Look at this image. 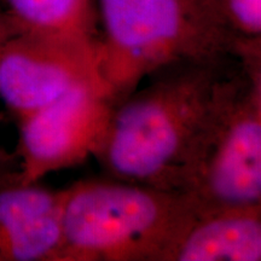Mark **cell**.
<instances>
[{
    "instance_id": "cell-6",
    "label": "cell",
    "mask_w": 261,
    "mask_h": 261,
    "mask_svg": "<svg viewBox=\"0 0 261 261\" xmlns=\"http://www.w3.org/2000/svg\"><path fill=\"white\" fill-rule=\"evenodd\" d=\"M89 83L103 84L100 42L16 32L0 54V99L16 121Z\"/></svg>"
},
{
    "instance_id": "cell-4",
    "label": "cell",
    "mask_w": 261,
    "mask_h": 261,
    "mask_svg": "<svg viewBox=\"0 0 261 261\" xmlns=\"http://www.w3.org/2000/svg\"><path fill=\"white\" fill-rule=\"evenodd\" d=\"M241 63L189 190L201 205L261 203V57Z\"/></svg>"
},
{
    "instance_id": "cell-12",
    "label": "cell",
    "mask_w": 261,
    "mask_h": 261,
    "mask_svg": "<svg viewBox=\"0 0 261 261\" xmlns=\"http://www.w3.org/2000/svg\"><path fill=\"white\" fill-rule=\"evenodd\" d=\"M16 33L15 28L10 23L8 16L5 15L4 10H3L2 5H0V54H2L3 47L6 44V41L12 37Z\"/></svg>"
},
{
    "instance_id": "cell-2",
    "label": "cell",
    "mask_w": 261,
    "mask_h": 261,
    "mask_svg": "<svg viewBox=\"0 0 261 261\" xmlns=\"http://www.w3.org/2000/svg\"><path fill=\"white\" fill-rule=\"evenodd\" d=\"M197 208L189 192L79 180L67 188L60 261H169Z\"/></svg>"
},
{
    "instance_id": "cell-10",
    "label": "cell",
    "mask_w": 261,
    "mask_h": 261,
    "mask_svg": "<svg viewBox=\"0 0 261 261\" xmlns=\"http://www.w3.org/2000/svg\"><path fill=\"white\" fill-rule=\"evenodd\" d=\"M214 3L237 47L241 44L261 42V0H214Z\"/></svg>"
},
{
    "instance_id": "cell-8",
    "label": "cell",
    "mask_w": 261,
    "mask_h": 261,
    "mask_svg": "<svg viewBox=\"0 0 261 261\" xmlns=\"http://www.w3.org/2000/svg\"><path fill=\"white\" fill-rule=\"evenodd\" d=\"M260 260L261 203H198L169 261Z\"/></svg>"
},
{
    "instance_id": "cell-1",
    "label": "cell",
    "mask_w": 261,
    "mask_h": 261,
    "mask_svg": "<svg viewBox=\"0 0 261 261\" xmlns=\"http://www.w3.org/2000/svg\"><path fill=\"white\" fill-rule=\"evenodd\" d=\"M242 70L233 56L160 68L115 104L93 158L108 178L189 192L221 107Z\"/></svg>"
},
{
    "instance_id": "cell-7",
    "label": "cell",
    "mask_w": 261,
    "mask_h": 261,
    "mask_svg": "<svg viewBox=\"0 0 261 261\" xmlns=\"http://www.w3.org/2000/svg\"><path fill=\"white\" fill-rule=\"evenodd\" d=\"M0 177V261H60L67 188Z\"/></svg>"
},
{
    "instance_id": "cell-5",
    "label": "cell",
    "mask_w": 261,
    "mask_h": 261,
    "mask_svg": "<svg viewBox=\"0 0 261 261\" xmlns=\"http://www.w3.org/2000/svg\"><path fill=\"white\" fill-rule=\"evenodd\" d=\"M114 103L102 83L76 86L18 120V178L39 182L94 155L106 133Z\"/></svg>"
},
{
    "instance_id": "cell-3",
    "label": "cell",
    "mask_w": 261,
    "mask_h": 261,
    "mask_svg": "<svg viewBox=\"0 0 261 261\" xmlns=\"http://www.w3.org/2000/svg\"><path fill=\"white\" fill-rule=\"evenodd\" d=\"M100 77L114 106L150 74L180 61L233 56L214 0H96Z\"/></svg>"
},
{
    "instance_id": "cell-9",
    "label": "cell",
    "mask_w": 261,
    "mask_h": 261,
    "mask_svg": "<svg viewBox=\"0 0 261 261\" xmlns=\"http://www.w3.org/2000/svg\"><path fill=\"white\" fill-rule=\"evenodd\" d=\"M17 33L100 42L96 0H0Z\"/></svg>"
},
{
    "instance_id": "cell-11",
    "label": "cell",
    "mask_w": 261,
    "mask_h": 261,
    "mask_svg": "<svg viewBox=\"0 0 261 261\" xmlns=\"http://www.w3.org/2000/svg\"><path fill=\"white\" fill-rule=\"evenodd\" d=\"M4 122V114L0 113V128ZM18 169V159L16 152H10L0 143V177Z\"/></svg>"
}]
</instances>
